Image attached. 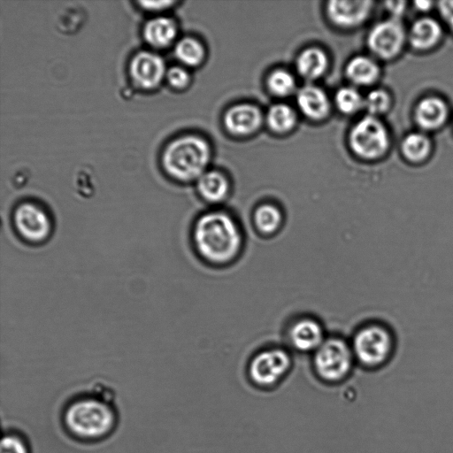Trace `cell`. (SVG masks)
I'll list each match as a JSON object with an SVG mask.
<instances>
[{"label": "cell", "mask_w": 453, "mask_h": 453, "mask_svg": "<svg viewBox=\"0 0 453 453\" xmlns=\"http://www.w3.org/2000/svg\"><path fill=\"white\" fill-rule=\"evenodd\" d=\"M441 20L421 15L407 28V43L417 52L434 50L442 41L444 29Z\"/></svg>", "instance_id": "11"}, {"label": "cell", "mask_w": 453, "mask_h": 453, "mask_svg": "<svg viewBox=\"0 0 453 453\" xmlns=\"http://www.w3.org/2000/svg\"><path fill=\"white\" fill-rule=\"evenodd\" d=\"M175 35V23L169 18H155L144 27L145 39L157 47L166 46L173 40Z\"/></svg>", "instance_id": "21"}, {"label": "cell", "mask_w": 453, "mask_h": 453, "mask_svg": "<svg viewBox=\"0 0 453 453\" xmlns=\"http://www.w3.org/2000/svg\"><path fill=\"white\" fill-rule=\"evenodd\" d=\"M208 143L196 135L180 137L168 144L163 155L166 172L180 180L199 178L210 160Z\"/></svg>", "instance_id": "3"}, {"label": "cell", "mask_w": 453, "mask_h": 453, "mask_svg": "<svg viewBox=\"0 0 453 453\" xmlns=\"http://www.w3.org/2000/svg\"><path fill=\"white\" fill-rule=\"evenodd\" d=\"M392 103L391 94L384 88L372 89L364 97V108L368 115L375 117L387 113Z\"/></svg>", "instance_id": "24"}, {"label": "cell", "mask_w": 453, "mask_h": 453, "mask_svg": "<svg viewBox=\"0 0 453 453\" xmlns=\"http://www.w3.org/2000/svg\"><path fill=\"white\" fill-rule=\"evenodd\" d=\"M433 150L430 136L420 130L406 134L400 142L401 155L411 165H418L426 163L430 158Z\"/></svg>", "instance_id": "16"}, {"label": "cell", "mask_w": 453, "mask_h": 453, "mask_svg": "<svg viewBox=\"0 0 453 453\" xmlns=\"http://www.w3.org/2000/svg\"><path fill=\"white\" fill-rule=\"evenodd\" d=\"M267 85L272 93L285 96L291 94L296 87L295 79L286 70H275L270 73Z\"/></svg>", "instance_id": "27"}, {"label": "cell", "mask_w": 453, "mask_h": 453, "mask_svg": "<svg viewBox=\"0 0 453 453\" xmlns=\"http://www.w3.org/2000/svg\"><path fill=\"white\" fill-rule=\"evenodd\" d=\"M291 365V357L285 349L272 348L260 351L251 358L247 373L256 387L272 388L288 374Z\"/></svg>", "instance_id": "7"}, {"label": "cell", "mask_w": 453, "mask_h": 453, "mask_svg": "<svg viewBox=\"0 0 453 453\" xmlns=\"http://www.w3.org/2000/svg\"><path fill=\"white\" fill-rule=\"evenodd\" d=\"M288 339L291 345L301 352L316 351L326 340L322 326L311 318L295 321L289 328Z\"/></svg>", "instance_id": "14"}, {"label": "cell", "mask_w": 453, "mask_h": 453, "mask_svg": "<svg viewBox=\"0 0 453 453\" xmlns=\"http://www.w3.org/2000/svg\"><path fill=\"white\" fill-rule=\"evenodd\" d=\"M0 453H30L27 440L16 432H7L1 441Z\"/></svg>", "instance_id": "28"}, {"label": "cell", "mask_w": 453, "mask_h": 453, "mask_svg": "<svg viewBox=\"0 0 453 453\" xmlns=\"http://www.w3.org/2000/svg\"><path fill=\"white\" fill-rule=\"evenodd\" d=\"M197 188L206 201L219 203L226 197L229 185L220 173L206 172L198 178Z\"/></svg>", "instance_id": "19"}, {"label": "cell", "mask_w": 453, "mask_h": 453, "mask_svg": "<svg viewBox=\"0 0 453 453\" xmlns=\"http://www.w3.org/2000/svg\"><path fill=\"white\" fill-rule=\"evenodd\" d=\"M373 2L369 0L357 1H330L326 12L329 19L342 27H355L364 23L372 13Z\"/></svg>", "instance_id": "12"}, {"label": "cell", "mask_w": 453, "mask_h": 453, "mask_svg": "<svg viewBox=\"0 0 453 453\" xmlns=\"http://www.w3.org/2000/svg\"><path fill=\"white\" fill-rule=\"evenodd\" d=\"M139 4L144 7V8H147V9H150V10H158V9H162V8H165L169 5H171L172 4H173V2L172 1H140Z\"/></svg>", "instance_id": "33"}, {"label": "cell", "mask_w": 453, "mask_h": 453, "mask_svg": "<svg viewBox=\"0 0 453 453\" xmlns=\"http://www.w3.org/2000/svg\"><path fill=\"white\" fill-rule=\"evenodd\" d=\"M355 358L367 369H377L389 359L393 350V338L380 325H368L355 334L351 346Z\"/></svg>", "instance_id": "6"}, {"label": "cell", "mask_w": 453, "mask_h": 453, "mask_svg": "<svg viewBox=\"0 0 453 453\" xmlns=\"http://www.w3.org/2000/svg\"><path fill=\"white\" fill-rule=\"evenodd\" d=\"M384 4L388 13V18L403 20V17L408 9L407 1H388Z\"/></svg>", "instance_id": "31"}, {"label": "cell", "mask_w": 453, "mask_h": 453, "mask_svg": "<svg viewBox=\"0 0 453 453\" xmlns=\"http://www.w3.org/2000/svg\"><path fill=\"white\" fill-rule=\"evenodd\" d=\"M443 27L453 35V0L436 2V8Z\"/></svg>", "instance_id": "29"}, {"label": "cell", "mask_w": 453, "mask_h": 453, "mask_svg": "<svg viewBox=\"0 0 453 453\" xmlns=\"http://www.w3.org/2000/svg\"><path fill=\"white\" fill-rule=\"evenodd\" d=\"M296 119V117L293 109L283 104L273 105L266 116L270 128L278 133L290 130L294 127Z\"/></svg>", "instance_id": "23"}, {"label": "cell", "mask_w": 453, "mask_h": 453, "mask_svg": "<svg viewBox=\"0 0 453 453\" xmlns=\"http://www.w3.org/2000/svg\"><path fill=\"white\" fill-rule=\"evenodd\" d=\"M253 221L256 228L261 234H273L281 226L283 216L276 205L263 203L256 208Z\"/></svg>", "instance_id": "22"}, {"label": "cell", "mask_w": 453, "mask_h": 453, "mask_svg": "<svg viewBox=\"0 0 453 453\" xmlns=\"http://www.w3.org/2000/svg\"><path fill=\"white\" fill-rule=\"evenodd\" d=\"M62 420L65 431L74 439L96 441L114 431L118 417L108 398L88 394L73 399L65 407Z\"/></svg>", "instance_id": "2"}, {"label": "cell", "mask_w": 453, "mask_h": 453, "mask_svg": "<svg viewBox=\"0 0 453 453\" xmlns=\"http://www.w3.org/2000/svg\"><path fill=\"white\" fill-rule=\"evenodd\" d=\"M175 53L182 63L188 65H196L203 60L204 50L198 41L186 37L177 43Z\"/></svg>", "instance_id": "25"}, {"label": "cell", "mask_w": 453, "mask_h": 453, "mask_svg": "<svg viewBox=\"0 0 453 453\" xmlns=\"http://www.w3.org/2000/svg\"><path fill=\"white\" fill-rule=\"evenodd\" d=\"M297 104L302 112L310 119H320L329 110V102L325 92L315 86H305L297 93Z\"/></svg>", "instance_id": "17"}, {"label": "cell", "mask_w": 453, "mask_h": 453, "mask_svg": "<svg viewBox=\"0 0 453 453\" xmlns=\"http://www.w3.org/2000/svg\"><path fill=\"white\" fill-rule=\"evenodd\" d=\"M169 83L175 88L185 87L188 81V73L181 67L173 66L167 71L166 73Z\"/></svg>", "instance_id": "30"}, {"label": "cell", "mask_w": 453, "mask_h": 453, "mask_svg": "<svg viewBox=\"0 0 453 453\" xmlns=\"http://www.w3.org/2000/svg\"><path fill=\"white\" fill-rule=\"evenodd\" d=\"M193 240L199 255L212 264L234 260L242 247V234L234 218L225 211L203 214L196 222Z\"/></svg>", "instance_id": "1"}, {"label": "cell", "mask_w": 453, "mask_h": 453, "mask_svg": "<svg viewBox=\"0 0 453 453\" xmlns=\"http://www.w3.org/2000/svg\"><path fill=\"white\" fill-rule=\"evenodd\" d=\"M412 8L423 15H427L434 8H436V3L432 1H415L412 3Z\"/></svg>", "instance_id": "32"}, {"label": "cell", "mask_w": 453, "mask_h": 453, "mask_svg": "<svg viewBox=\"0 0 453 453\" xmlns=\"http://www.w3.org/2000/svg\"><path fill=\"white\" fill-rule=\"evenodd\" d=\"M335 104L341 111L349 114L364 108V97L353 88H342L335 95Z\"/></svg>", "instance_id": "26"}, {"label": "cell", "mask_w": 453, "mask_h": 453, "mask_svg": "<svg viewBox=\"0 0 453 453\" xmlns=\"http://www.w3.org/2000/svg\"><path fill=\"white\" fill-rule=\"evenodd\" d=\"M327 66V58L318 48H310L302 51L296 60V69L305 79L313 80L321 76Z\"/></svg>", "instance_id": "20"}, {"label": "cell", "mask_w": 453, "mask_h": 453, "mask_svg": "<svg viewBox=\"0 0 453 453\" xmlns=\"http://www.w3.org/2000/svg\"><path fill=\"white\" fill-rule=\"evenodd\" d=\"M13 224L21 237L30 242H42L50 235L52 225L49 214L40 205L23 203L13 212Z\"/></svg>", "instance_id": "9"}, {"label": "cell", "mask_w": 453, "mask_h": 453, "mask_svg": "<svg viewBox=\"0 0 453 453\" xmlns=\"http://www.w3.org/2000/svg\"><path fill=\"white\" fill-rule=\"evenodd\" d=\"M262 117L260 111L251 104H238L225 114L226 129L236 135L249 134L258 128Z\"/></svg>", "instance_id": "15"}, {"label": "cell", "mask_w": 453, "mask_h": 453, "mask_svg": "<svg viewBox=\"0 0 453 453\" xmlns=\"http://www.w3.org/2000/svg\"><path fill=\"white\" fill-rule=\"evenodd\" d=\"M346 75L356 85L370 86L380 78V68L372 58L357 56L349 61Z\"/></svg>", "instance_id": "18"}, {"label": "cell", "mask_w": 453, "mask_h": 453, "mask_svg": "<svg viewBox=\"0 0 453 453\" xmlns=\"http://www.w3.org/2000/svg\"><path fill=\"white\" fill-rule=\"evenodd\" d=\"M407 43V28L403 20L388 18L377 22L367 35V46L377 58H397Z\"/></svg>", "instance_id": "8"}, {"label": "cell", "mask_w": 453, "mask_h": 453, "mask_svg": "<svg viewBox=\"0 0 453 453\" xmlns=\"http://www.w3.org/2000/svg\"><path fill=\"white\" fill-rule=\"evenodd\" d=\"M412 117L418 130L428 134L444 127L449 117V106L444 98L427 95L417 101Z\"/></svg>", "instance_id": "10"}, {"label": "cell", "mask_w": 453, "mask_h": 453, "mask_svg": "<svg viewBox=\"0 0 453 453\" xmlns=\"http://www.w3.org/2000/svg\"><path fill=\"white\" fill-rule=\"evenodd\" d=\"M349 145L353 152L365 159L383 157L391 146V135L379 117L366 115L351 128Z\"/></svg>", "instance_id": "5"}, {"label": "cell", "mask_w": 453, "mask_h": 453, "mask_svg": "<svg viewBox=\"0 0 453 453\" xmlns=\"http://www.w3.org/2000/svg\"><path fill=\"white\" fill-rule=\"evenodd\" d=\"M354 359L351 346L341 338L332 337L314 351L313 367L323 382L337 384L349 375Z\"/></svg>", "instance_id": "4"}, {"label": "cell", "mask_w": 453, "mask_h": 453, "mask_svg": "<svg viewBox=\"0 0 453 453\" xmlns=\"http://www.w3.org/2000/svg\"><path fill=\"white\" fill-rule=\"evenodd\" d=\"M130 73L141 87L154 88L160 82L165 73V64L160 56L149 51H141L131 60Z\"/></svg>", "instance_id": "13"}]
</instances>
